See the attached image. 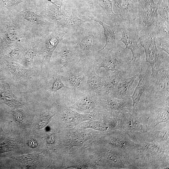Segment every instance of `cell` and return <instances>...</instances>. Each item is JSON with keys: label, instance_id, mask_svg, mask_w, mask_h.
<instances>
[{"label": "cell", "instance_id": "obj_1", "mask_svg": "<svg viewBox=\"0 0 169 169\" xmlns=\"http://www.w3.org/2000/svg\"><path fill=\"white\" fill-rule=\"evenodd\" d=\"M35 6L40 13L50 19L57 30L66 37L90 24L79 18L70 8L58 6L49 0H45L43 4Z\"/></svg>", "mask_w": 169, "mask_h": 169}, {"label": "cell", "instance_id": "obj_2", "mask_svg": "<svg viewBox=\"0 0 169 169\" xmlns=\"http://www.w3.org/2000/svg\"><path fill=\"white\" fill-rule=\"evenodd\" d=\"M34 38L13 12L0 13V49L4 53L29 42Z\"/></svg>", "mask_w": 169, "mask_h": 169}, {"label": "cell", "instance_id": "obj_3", "mask_svg": "<svg viewBox=\"0 0 169 169\" xmlns=\"http://www.w3.org/2000/svg\"><path fill=\"white\" fill-rule=\"evenodd\" d=\"M35 38H40L57 30L54 23L34 6H17L12 10Z\"/></svg>", "mask_w": 169, "mask_h": 169}, {"label": "cell", "instance_id": "obj_4", "mask_svg": "<svg viewBox=\"0 0 169 169\" xmlns=\"http://www.w3.org/2000/svg\"><path fill=\"white\" fill-rule=\"evenodd\" d=\"M103 34L98 28L90 23L67 37L79 47L80 57L77 65L84 66L92 63L98 50L97 49L98 37Z\"/></svg>", "mask_w": 169, "mask_h": 169}, {"label": "cell", "instance_id": "obj_5", "mask_svg": "<svg viewBox=\"0 0 169 169\" xmlns=\"http://www.w3.org/2000/svg\"><path fill=\"white\" fill-rule=\"evenodd\" d=\"M155 26L139 33V39L140 44L145 51L146 62L151 67V75L156 79L159 71L169 69V56L163 50H159L157 48Z\"/></svg>", "mask_w": 169, "mask_h": 169}, {"label": "cell", "instance_id": "obj_6", "mask_svg": "<svg viewBox=\"0 0 169 169\" xmlns=\"http://www.w3.org/2000/svg\"><path fill=\"white\" fill-rule=\"evenodd\" d=\"M129 52V49L120 44L106 52L99 50L91 64L99 69L104 68L107 73L109 71H120L129 74L132 69H136L135 67L128 60Z\"/></svg>", "mask_w": 169, "mask_h": 169}, {"label": "cell", "instance_id": "obj_7", "mask_svg": "<svg viewBox=\"0 0 169 169\" xmlns=\"http://www.w3.org/2000/svg\"><path fill=\"white\" fill-rule=\"evenodd\" d=\"M141 69L138 73L139 81L137 86L130 97L133 101V113L135 114L146 99H149L151 91L156 79L151 75L150 66L145 60L141 58Z\"/></svg>", "mask_w": 169, "mask_h": 169}, {"label": "cell", "instance_id": "obj_8", "mask_svg": "<svg viewBox=\"0 0 169 169\" xmlns=\"http://www.w3.org/2000/svg\"><path fill=\"white\" fill-rule=\"evenodd\" d=\"M68 42L67 38L64 37L54 51L50 60V63L59 73H64L77 65L79 59V46L77 44L74 49L69 50L67 45Z\"/></svg>", "mask_w": 169, "mask_h": 169}, {"label": "cell", "instance_id": "obj_9", "mask_svg": "<svg viewBox=\"0 0 169 169\" xmlns=\"http://www.w3.org/2000/svg\"><path fill=\"white\" fill-rule=\"evenodd\" d=\"M133 22L122 21L119 24L121 31L120 41L125 44V48L131 50L132 57L130 61L135 67L136 61L141 58L142 51L138 45L139 39L138 26Z\"/></svg>", "mask_w": 169, "mask_h": 169}, {"label": "cell", "instance_id": "obj_10", "mask_svg": "<svg viewBox=\"0 0 169 169\" xmlns=\"http://www.w3.org/2000/svg\"><path fill=\"white\" fill-rule=\"evenodd\" d=\"M139 22V32L145 31L155 26L158 18L157 10L159 1L156 3L154 0H137Z\"/></svg>", "mask_w": 169, "mask_h": 169}, {"label": "cell", "instance_id": "obj_11", "mask_svg": "<svg viewBox=\"0 0 169 169\" xmlns=\"http://www.w3.org/2000/svg\"><path fill=\"white\" fill-rule=\"evenodd\" d=\"M65 36L64 34L56 30L38 39L37 55L44 64H49L54 51Z\"/></svg>", "mask_w": 169, "mask_h": 169}, {"label": "cell", "instance_id": "obj_12", "mask_svg": "<svg viewBox=\"0 0 169 169\" xmlns=\"http://www.w3.org/2000/svg\"><path fill=\"white\" fill-rule=\"evenodd\" d=\"M169 69L159 71L150 92L149 99L164 106L169 104Z\"/></svg>", "mask_w": 169, "mask_h": 169}, {"label": "cell", "instance_id": "obj_13", "mask_svg": "<svg viewBox=\"0 0 169 169\" xmlns=\"http://www.w3.org/2000/svg\"><path fill=\"white\" fill-rule=\"evenodd\" d=\"M88 17L91 20L99 23L103 28V34L105 37V43L103 48L99 50L102 52L107 51L117 47L120 44V39L121 31L119 24L110 26L94 17L91 13H89Z\"/></svg>", "mask_w": 169, "mask_h": 169}, {"label": "cell", "instance_id": "obj_14", "mask_svg": "<svg viewBox=\"0 0 169 169\" xmlns=\"http://www.w3.org/2000/svg\"><path fill=\"white\" fill-rule=\"evenodd\" d=\"M114 13L123 21L132 22L138 18V6L132 0H113Z\"/></svg>", "mask_w": 169, "mask_h": 169}, {"label": "cell", "instance_id": "obj_15", "mask_svg": "<svg viewBox=\"0 0 169 169\" xmlns=\"http://www.w3.org/2000/svg\"><path fill=\"white\" fill-rule=\"evenodd\" d=\"M98 97L100 101L106 109L117 113L129 112L133 107L130 97L118 99L111 96L109 94H103Z\"/></svg>", "mask_w": 169, "mask_h": 169}, {"label": "cell", "instance_id": "obj_16", "mask_svg": "<svg viewBox=\"0 0 169 169\" xmlns=\"http://www.w3.org/2000/svg\"><path fill=\"white\" fill-rule=\"evenodd\" d=\"M77 69L76 65L65 72L64 76L61 75L70 90L74 91L79 90L84 85H87L85 82L87 76L85 69Z\"/></svg>", "mask_w": 169, "mask_h": 169}, {"label": "cell", "instance_id": "obj_17", "mask_svg": "<svg viewBox=\"0 0 169 169\" xmlns=\"http://www.w3.org/2000/svg\"><path fill=\"white\" fill-rule=\"evenodd\" d=\"M138 76V73L128 78H122L116 86L109 94L111 96L118 99H124L130 97L133 90V85Z\"/></svg>", "mask_w": 169, "mask_h": 169}, {"label": "cell", "instance_id": "obj_18", "mask_svg": "<svg viewBox=\"0 0 169 169\" xmlns=\"http://www.w3.org/2000/svg\"><path fill=\"white\" fill-rule=\"evenodd\" d=\"M6 61L8 71L14 81L20 83H25L32 78L30 70L18 62Z\"/></svg>", "mask_w": 169, "mask_h": 169}, {"label": "cell", "instance_id": "obj_19", "mask_svg": "<svg viewBox=\"0 0 169 169\" xmlns=\"http://www.w3.org/2000/svg\"><path fill=\"white\" fill-rule=\"evenodd\" d=\"M88 66L85 71L88 89L89 91L94 92L98 97H100L103 95V77L100 76L96 74L93 64H91Z\"/></svg>", "mask_w": 169, "mask_h": 169}, {"label": "cell", "instance_id": "obj_20", "mask_svg": "<svg viewBox=\"0 0 169 169\" xmlns=\"http://www.w3.org/2000/svg\"><path fill=\"white\" fill-rule=\"evenodd\" d=\"M106 76L103 77V95L109 94L117 85L120 80L126 74H128L120 71L111 72L110 73L108 72Z\"/></svg>", "mask_w": 169, "mask_h": 169}, {"label": "cell", "instance_id": "obj_21", "mask_svg": "<svg viewBox=\"0 0 169 169\" xmlns=\"http://www.w3.org/2000/svg\"><path fill=\"white\" fill-rule=\"evenodd\" d=\"M88 93L70 107L81 111H88L93 109L98 96L93 92L90 91Z\"/></svg>", "mask_w": 169, "mask_h": 169}, {"label": "cell", "instance_id": "obj_22", "mask_svg": "<svg viewBox=\"0 0 169 169\" xmlns=\"http://www.w3.org/2000/svg\"><path fill=\"white\" fill-rule=\"evenodd\" d=\"M0 99L12 107L22 104L21 99L13 94L8 83H4L0 86Z\"/></svg>", "mask_w": 169, "mask_h": 169}, {"label": "cell", "instance_id": "obj_23", "mask_svg": "<svg viewBox=\"0 0 169 169\" xmlns=\"http://www.w3.org/2000/svg\"><path fill=\"white\" fill-rule=\"evenodd\" d=\"M90 3L98 4L103 9L109 19L114 24H118L122 21L114 13L113 1L111 0H88Z\"/></svg>", "mask_w": 169, "mask_h": 169}, {"label": "cell", "instance_id": "obj_24", "mask_svg": "<svg viewBox=\"0 0 169 169\" xmlns=\"http://www.w3.org/2000/svg\"><path fill=\"white\" fill-rule=\"evenodd\" d=\"M38 38H34L31 40L28 49L24 53L19 63L24 65L31 66L33 63V59L38 53L37 41Z\"/></svg>", "mask_w": 169, "mask_h": 169}, {"label": "cell", "instance_id": "obj_25", "mask_svg": "<svg viewBox=\"0 0 169 169\" xmlns=\"http://www.w3.org/2000/svg\"><path fill=\"white\" fill-rule=\"evenodd\" d=\"M154 31L156 38L169 41V21L158 16L155 23Z\"/></svg>", "mask_w": 169, "mask_h": 169}, {"label": "cell", "instance_id": "obj_26", "mask_svg": "<svg viewBox=\"0 0 169 169\" xmlns=\"http://www.w3.org/2000/svg\"><path fill=\"white\" fill-rule=\"evenodd\" d=\"M61 75H56L53 76L49 82V89L52 93H55L62 88H70L65 85L61 79Z\"/></svg>", "mask_w": 169, "mask_h": 169}, {"label": "cell", "instance_id": "obj_27", "mask_svg": "<svg viewBox=\"0 0 169 169\" xmlns=\"http://www.w3.org/2000/svg\"><path fill=\"white\" fill-rule=\"evenodd\" d=\"M39 156V154L33 153L21 156H13L12 158L20 161L24 166L30 167L37 162Z\"/></svg>", "mask_w": 169, "mask_h": 169}, {"label": "cell", "instance_id": "obj_28", "mask_svg": "<svg viewBox=\"0 0 169 169\" xmlns=\"http://www.w3.org/2000/svg\"><path fill=\"white\" fill-rule=\"evenodd\" d=\"M159 4L157 10L158 16L167 20L169 19V0H159Z\"/></svg>", "mask_w": 169, "mask_h": 169}, {"label": "cell", "instance_id": "obj_29", "mask_svg": "<svg viewBox=\"0 0 169 169\" xmlns=\"http://www.w3.org/2000/svg\"><path fill=\"white\" fill-rule=\"evenodd\" d=\"M64 120L69 124L76 123L79 120H81L83 115L72 111H66L64 114Z\"/></svg>", "mask_w": 169, "mask_h": 169}, {"label": "cell", "instance_id": "obj_30", "mask_svg": "<svg viewBox=\"0 0 169 169\" xmlns=\"http://www.w3.org/2000/svg\"><path fill=\"white\" fill-rule=\"evenodd\" d=\"M157 116V123L166 121L169 119V105L158 109Z\"/></svg>", "mask_w": 169, "mask_h": 169}, {"label": "cell", "instance_id": "obj_31", "mask_svg": "<svg viewBox=\"0 0 169 169\" xmlns=\"http://www.w3.org/2000/svg\"><path fill=\"white\" fill-rule=\"evenodd\" d=\"M156 45L161 47L160 49L169 54V41L156 38Z\"/></svg>", "mask_w": 169, "mask_h": 169}, {"label": "cell", "instance_id": "obj_32", "mask_svg": "<svg viewBox=\"0 0 169 169\" xmlns=\"http://www.w3.org/2000/svg\"><path fill=\"white\" fill-rule=\"evenodd\" d=\"M13 114L15 119L18 122H21L23 119L24 113L21 110H18L13 111Z\"/></svg>", "mask_w": 169, "mask_h": 169}, {"label": "cell", "instance_id": "obj_33", "mask_svg": "<svg viewBox=\"0 0 169 169\" xmlns=\"http://www.w3.org/2000/svg\"><path fill=\"white\" fill-rule=\"evenodd\" d=\"M90 126L92 128H93L96 130L103 129L104 128H105L104 124L102 122H92L90 124Z\"/></svg>", "mask_w": 169, "mask_h": 169}, {"label": "cell", "instance_id": "obj_34", "mask_svg": "<svg viewBox=\"0 0 169 169\" xmlns=\"http://www.w3.org/2000/svg\"><path fill=\"white\" fill-rule=\"evenodd\" d=\"M28 144L29 147H35L37 146V142L34 139L30 140L28 142Z\"/></svg>", "mask_w": 169, "mask_h": 169}, {"label": "cell", "instance_id": "obj_35", "mask_svg": "<svg viewBox=\"0 0 169 169\" xmlns=\"http://www.w3.org/2000/svg\"><path fill=\"white\" fill-rule=\"evenodd\" d=\"M47 140V141L48 142H52L54 140V137L52 135H49L48 137Z\"/></svg>", "mask_w": 169, "mask_h": 169}]
</instances>
